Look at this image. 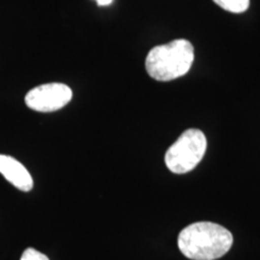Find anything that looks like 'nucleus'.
Masks as SVG:
<instances>
[{
    "instance_id": "1",
    "label": "nucleus",
    "mask_w": 260,
    "mask_h": 260,
    "mask_svg": "<svg viewBox=\"0 0 260 260\" xmlns=\"http://www.w3.org/2000/svg\"><path fill=\"white\" fill-rule=\"evenodd\" d=\"M234 242L229 230L212 222L193 223L178 235V248L191 260H216L226 254Z\"/></svg>"
},
{
    "instance_id": "2",
    "label": "nucleus",
    "mask_w": 260,
    "mask_h": 260,
    "mask_svg": "<svg viewBox=\"0 0 260 260\" xmlns=\"http://www.w3.org/2000/svg\"><path fill=\"white\" fill-rule=\"evenodd\" d=\"M194 61V47L186 39L154 46L146 57V71L152 79L167 82L186 75Z\"/></svg>"
},
{
    "instance_id": "3",
    "label": "nucleus",
    "mask_w": 260,
    "mask_h": 260,
    "mask_svg": "<svg viewBox=\"0 0 260 260\" xmlns=\"http://www.w3.org/2000/svg\"><path fill=\"white\" fill-rule=\"evenodd\" d=\"M207 148L206 136L199 129H188L165 153V164L174 174H187L204 158Z\"/></svg>"
},
{
    "instance_id": "4",
    "label": "nucleus",
    "mask_w": 260,
    "mask_h": 260,
    "mask_svg": "<svg viewBox=\"0 0 260 260\" xmlns=\"http://www.w3.org/2000/svg\"><path fill=\"white\" fill-rule=\"evenodd\" d=\"M73 99V90L64 83H45L29 90L25 105L38 112H54L63 109Z\"/></svg>"
},
{
    "instance_id": "5",
    "label": "nucleus",
    "mask_w": 260,
    "mask_h": 260,
    "mask_svg": "<svg viewBox=\"0 0 260 260\" xmlns=\"http://www.w3.org/2000/svg\"><path fill=\"white\" fill-rule=\"evenodd\" d=\"M0 174L12 186L22 191H30L34 186L31 175L24 165L10 155L0 154Z\"/></svg>"
},
{
    "instance_id": "6",
    "label": "nucleus",
    "mask_w": 260,
    "mask_h": 260,
    "mask_svg": "<svg viewBox=\"0 0 260 260\" xmlns=\"http://www.w3.org/2000/svg\"><path fill=\"white\" fill-rule=\"evenodd\" d=\"M213 2L225 11L233 14H242L249 6V0H213Z\"/></svg>"
},
{
    "instance_id": "7",
    "label": "nucleus",
    "mask_w": 260,
    "mask_h": 260,
    "mask_svg": "<svg viewBox=\"0 0 260 260\" xmlns=\"http://www.w3.org/2000/svg\"><path fill=\"white\" fill-rule=\"evenodd\" d=\"M21 260H50L44 253L34 248H27L21 256Z\"/></svg>"
},
{
    "instance_id": "8",
    "label": "nucleus",
    "mask_w": 260,
    "mask_h": 260,
    "mask_svg": "<svg viewBox=\"0 0 260 260\" xmlns=\"http://www.w3.org/2000/svg\"><path fill=\"white\" fill-rule=\"evenodd\" d=\"M113 0H96V4L99 6H109L112 4Z\"/></svg>"
}]
</instances>
